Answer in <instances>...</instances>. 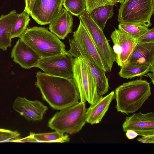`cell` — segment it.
<instances>
[{
	"label": "cell",
	"mask_w": 154,
	"mask_h": 154,
	"mask_svg": "<svg viewBox=\"0 0 154 154\" xmlns=\"http://www.w3.org/2000/svg\"><path fill=\"white\" fill-rule=\"evenodd\" d=\"M123 131L132 130L138 135L143 136L154 134V113L141 112L126 117L122 125Z\"/></svg>",
	"instance_id": "7c38bea8"
},
{
	"label": "cell",
	"mask_w": 154,
	"mask_h": 154,
	"mask_svg": "<svg viewBox=\"0 0 154 154\" xmlns=\"http://www.w3.org/2000/svg\"><path fill=\"white\" fill-rule=\"evenodd\" d=\"M18 15L16 11L13 10L0 17V49L4 51L11 46V31Z\"/></svg>",
	"instance_id": "d6986e66"
},
{
	"label": "cell",
	"mask_w": 154,
	"mask_h": 154,
	"mask_svg": "<svg viewBox=\"0 0 154 154\" xmlns=\"http://www.w3.org/2000/svg\"><path fill=\"white\" fill-rule=\"evenodd\" d=\"M137 44L154 42V28L150 29L147 32L136 38Z\"/></svg>",
	"instance_id": "83f0119b"
},
{
	"label": "cell",
	"mask_w": 154,
	"mask_h": 154,
	"mask_svg": "<svg viewBox=\"0 0 154 154\" xmlns=\"http://www.w3.org/2000/svg\"><path fill=\"white\" fill-rule=\"evenodd\" d=\"M154 10V0H125L121 4L118 15L119 23L140 25L147 27Z\"/></svg>",
	"instance_id": "5b68a950"
},
{
	"label": "cell",
	"mask_w": 154,
	"mask_h": 154,
	"mask_svg": "<svg viewBox=\"0 0 154 154\" xmlns=\"http://www.w3.org/2000/svg\"><path fill=\"white\" fill-rule=\"evenodd\" d=\"M73 79L78 90L80 101L90 104L100 97L95 79L86 63L81 58L75 57L73 63Z\"/></svg>",
	"instance_id": "8992f818"
},
{
	"label": "cell",
	"mask_w": 154,
	"mask_h": 154,
	"mask_svg": "<svg viewBox=\"0 0 154 154\" xmlns=\"http://www.w3.org/2000/svg\"><path fill=\"white\" fill-rule=\"evenodd\" d=\"M30 20L29 14L28 13L23 11L19 14L18 17L12 29V38H20L27 29Z\"/></svg>",
	"instance_id": "603a6c76"
},
{
	"label": "cell",
	"mask_w": 154,
	"mask_h": 154,
	"mask_svg": "<svg viewBox=\"0 0 154 154\" xmlns=\"http://www.w3.org/2000/svg\"><path fill=\"white\" fill-rule=\"evenodd\" d=\"M115 98V92L113 91L105 97H100L94 103L91 104L87 109L86 122L93 125L101 122Z\"/></svg>",
	"instance_id": "2e32d148"
},
{
	"label": "cell",
	"mask_w": 154,
	"mask_h": 154,
	"mask_svg": "<svg viewBox=\"0 0 154 154\" xmlns=\"http://www.w3.org/2000/svg\"><path fill=\"white\" fill-rule=\"evenodd\" d=\"M32 133L36 142L63 143L69 141L70 140L68 135L56 131L46 133Z\"/></svg>",
	"instance_id": "7402d4cb"
},
{
	"label": "cell",
	"mask_w": 154,
	"mask_h": 154,
	"mask_svg": "<svg viewBox=\"0 0 154 154\" xmlns=\"http://www.w3.org/2000/svg\"><path fill=\"white\" fill-rule=\"evenodd\" d=\"M19 38L41 58L67 53L64 44L46 28L35 26L27 28Z\"/></svg>",
	"instance_id": "3957f363"
},
{
	"label": "cell",
	"mask_w": 154,
	"mask_h": 154,
	"mask_svg": "<svg viewBox=\"0 0 154 154\" xmlns=\"http://www.w3.org/2000/svg\"><path fill=\"white\" fill-rule=\"evenodd\" d=\"M69 43L70 48L67 52L72 57L81 58L87 64L96 81L98 95L102 96L106 94L108 91L109 85L105 71L93 64L82 54L72 39H69Z\"/></svg>",
	"instance_id": "5bb4252c"
},
{
	"label": "cell",
	"mask_w": 154,
	"mask_h": 154,
	"mask_svg": "<svg viewBox=\"0 0 154 154\" xmlns=\"http://www.w3.org/2000/svg\"><path fill=\"white\" fill-rule=\"evenodd\" d=\"M11 57L15 63L22 68L27 69L36 67L41 58L20 38L14 46L11 51Z\"/></svg>",
	"instance_id": "9a60e30c"
},
{
	"label": "cell",
	"mask_w": 154,
	"mask_h": 154,
	"mask_svg": "<svg viewBox=\"0 0 154 154\" xmlns=\"http://www.w3.org/2000/svg\"><path fill=\"white\" fill-rule=\"evenodd\" d=\"M73 24L72 14L65 8H62L49 24V29L59 39H64L72 32Z\"/></svg>",
	"instance_id": "e0dca14e"
},
{
	"label": "cell",
	"mask_w": 154,
	"mask_h": 154,
	"mask_svg": "<svg viewBox=\"0 0 154 154\" xmlns=\"http://www.w3.org/2000/svg\"><path fill=\"white\" fill-rule=\"evenodd\" d=\"M112 2H113L115 4V5L117 4L118 3H120L121 4H122L123 3L125 0H111Z\"/></svg>",
	"instance_id": "1f68e13d"
},
{
	"label": "cell",
	"mask_w": 154,
	"mask_h": 154,
	"mask_svg": "<svg viewBox=\"0 0 154 154\" xmlns=\"http://www.w3.org/2000/svg\"><path fill=\"white\" fill-rule=\"evenodd\" d=\"M119 76L127 79H131L138 76H145L149 77L154 84V66L130 60L120 67Z\"/></svg>",
	"instance_id": "ac0fdd59"
},
{
	"label": "cell",
	"mask_w": 154,
	"mask_h": 154,
	"mask_svg": "<svg viewBox=\"0 0 154 154\" xmlns=\"http://www.w3.org/2000/svg\"><path fill=\"white\" fill-rule=\"evenodd\" d=\"M142 136L141 137L137 138V140L141 143H154V134Z\"/></svg>",
	"instance_id": "f1b7e54d"
},
{
	"label": "cell",
	"mask_w": 154,
	"mask_h": 154,
	"mask_svg": "<svg viewBox=\"0 0 154 154\" xmlns=\"http://www.w3.org/2000/svg\"><path fill=\"white\" fill-rule=\"evenodd\" d=\"M35 0H25V8L24 11L29 14Z\"/></svg>",
	"instance_id": "f546056e"
},
{
	"label": "cell",
	"mask_w": 154,
	"mask_h": 154,
	"mask_svg": "<svg viewBox=\"0 0 154 154\" xmlns=\"http://www.w3.org/2000/svg\"><path fill=\"white\" fill-rule=\"evenodd\" d=\"M89 34L106 65L107 72L111 71L115 62V54L104 33L86 10L78 17Z\"/></svg>",
	"instance_id": "52a82bcc"
},
{
	"label": "cell",
	"mask_w": 154,
	"mask_h": 154,
	"mask_svg": "<svg viewBox=\"0 0 154 154\" xmlns=\"http://www.w3.org/2000/svg\"><path fill=\"white\" fill-rule=\"evenodd\" d=\"M50 119L48 126L52 130L70 134L79 132L86 122L85 103H78L62 109Z\"/></svg>",
	"instance_id": "277c9868"
},
{
	"label": "cell",
	"mask_w": 154,
	"mask_h": 154,
	"mask_svg": "<svg viewBox=\"0 0 154 154\" xmlns=\"http://www.w3.org/2000/svg\"><path fill=\"white\" fill-rule=\"evenodd\" d=\"M64 0H35L29 14L39 24H50L62 8Z\"/></svg>",
	"instance_id": "8fae6325"
},
{
	"label": "cell",
	"mask_w": 154,
	"mask_h": 154,
	"mask_svg": "<svg viewBox=\"0 0 154 154\" xmlns=\"http://www.w3.org/2000/svg\"><path fill=\"white\" fill-rule=\"evenodd\" d=\"M12 107L16 112L29 121H40L48 109L47 106L38 100H30L25 97H17Z\"/></svg>",
	"instance_id": "4fadbf2b"
},
{
	"label": "cell",
	"mask_w": 154,
	"mask_h": 154,
	"mask_svg": "<svg viewBox=\"0 0 154 154\" xmlns=\"http://www.w3.org/2000/svg\"><path fill=\"white\" fill-rule=\"evenodd\" d=\"M63 6L72 15L78 17L86 10L85 0H64Z\"/></svg>",
	"instance_id": "d4e9b609"
},
{
	"label": "cell",
	"mask_w": 154,
	"mask_h": 154,
	"mask_svg": "<svg viewBox=\"0 0 154 154\" xmlns=\"http://www.w3.org/2000/svg\"><path fill=\"white\" fill-rule=\"evenodd\" d=\"M86 11L88 13L94 9L105 5H115L111 0H85Z\"/></svg>",
	"instance_id": "4316f807"
},
{
	"label": "cell",
	"mask_w": 154,
	"mask_h": 154,
	"mask_svg": "<svg viewBox=\"0 0 154 154\" xmlns=\"http://www.w3.org/2000/svg\"><path fill=\"white\" fill-rule=\"evenodd\" d=\"M110 37L113 44L112 49L115 54V61L121 67L130 59L137 44V38L117 29L112 32Z\"/></svg>",
	"instance_id": "30bf717a"
},
{
	"label": "cell",
	"mask_w": 154,
	"mask_h": 154,
	"mask_svg": "<svg viewBox=\"0 0 154 154\" xmlns=\"http://www.w3.org/2000/svg\"><path fill=\"white\" fill-rule=\"evenodd\" d=\"M126 132V136L129 139H134L138 135L137 133L132 130H128Z\"/></svg>",
	"instance_id": "4dcf8cb0"
},
{
	"label": "cell",
	"mask_w": 154,
	"mask_h": 154,
	"mask_svg": "<svg viewBox=\"0 0 154 154\" xmlns=\"http://www.w3.org/2000/svg\"><path fill=\"white\" fill-rule=\"evenodd\" d=\"M73 58L67 51L65 54L41 58L36 67L48 75L73 79Z\"/></svg>",
	"instance_id": "ba28073f"
},
{
	"label": "cell",
	"mask_w": 154,
	"mask_h": 154,
	"mask_svg": "<svg viewBox=\"0 0 154 154\" xmlns=\"http://www.w3.org/2000/svg\"><path fill=\"white\" fill-rule=\"evenodd\" d=\"M113 6L109 5L100 6L89 13L92 20L102 30L104 29L108 20L113 16Z\"/></svg>",
	"instance_id": "44dd1931"
},
{
	"label": "cell",
	"mask_w": 154,
	"mask_h": 154,
	"mask_svg": "<svg viewBox=\"0 0 154 154\" xmlns=\"http://www.w3.org/2000/svg\"><path fill=\"white\" fill-rule=\"evenodd\" d=\"M118 28L128 35L137 38L147 32L150 29L140 25L119 23Z\"/></svg>",
	"instance_id": "cb8c5ba5"
},
{
	"label": "cell",
	"mask_w": 154,
	"mask_h": 154,
	"mask_svg": "<svg viewBox=\"0 0 154 154\" xmlns=\"http://www.w3.org/2000/svg\"><path fill=\"white\" fill-rule=\"evenodd\" d=\"M151 94L150 83L141 78L123 83L115 92L117 111L128 115L136 112Z\"/></svg>",
	"instance_id": "7a4b0ae2"
},
{
	"label": "cell",
	"mask_w": 154,
	"mask_h": 154,
	"mask_svg": "<svg viewBox=\"0 0 154 154\" xmlns=\"http://www.w3.org/2000/svg\"><path fill=\"white\" fill-rule=\"evenodd\" d=\"M130 60L154 66V42L137 44Z\"/></svg>",
	"instance_id": "ffe728a7"
},
{
	"label": "cell",
	"mask_w": 154,
	"mask_h": 154,
	"mask_svg": "<svg viewBox=\"0 0 154 154\" xmlns=\"http://www.w3.org/2000/svg\"><path fill=\"white\" fill-rule=\"evenodd\" d=\"M21 138L17 131L0 128V143L18 142Z\"/></svg>",
	"instance_id": "484cf974"
},
{
	"label": "cell",
	"mask_w": 154,
	"mask_h": 154,
	"mask_svg": "<svg viewBox=\"0 0 154 154\" xmlns=\"http://www.w3.org/2000/svg\"><path fill=\"white\" fill-rule=\"evenodd\" d=\"M72 39L79 50L93 64L107 72L104 61L99 54L89 34L81 21L73 32Z\"/></svg>",
	"instance_id": "9c48e42d"
},
{
	"label": "cell",
	"mask_w": 154,
	"mask_h": 154,
	"mask_svg": "<svg viewBox=\"0 0 154 154\" xmlns=\"http://www.w3.org/2000/svg\"><path fill=\"white\" fill-rule=\"evenodd\" d=\"M36 76V86L40 90L43 100L53 109L60 110L79 103V94L73 79L40 71Z\"/></svg>",
	"instance_id": "6da1fadb"
}]
</instances>
